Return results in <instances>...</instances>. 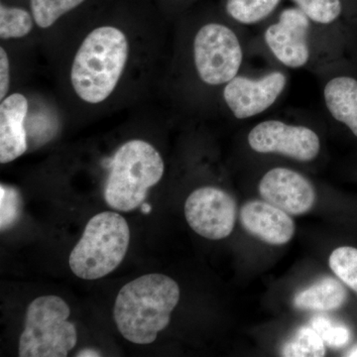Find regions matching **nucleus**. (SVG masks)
Instances as JSON below:
<instances>
[{"mask_svg":"<svg viewBox=\"0 0 357 357\" xmlns=\"http://www.w3.org/2000/svg\"><path fill=\"white\" fill-rule=\"evenodd\" d=\"M168 44L163 25L149 17L79 18L45 57L69 121L114 114L156 95Z\"/></svg>","mask_w":357,"mask_h":357,"instance_id":"nucleus-1","label":"nucleus"},{"mask_svg":"<svg viewBox=\"0 0 357 357\" xmlns=\"http://www.w3.org/2000/svg\"><path fill=\"white\" fill-rule=\"evenodd\" d=\"M172 34L157 95L170 115L217 114L223 86L245 70L249 43L243 28L220 11L184 17Z\"/></svg>","mask_w":357,"mask_h":357,"instance_id":"nucleus-2","label":"nucleus"},{"mask_svg":"<svg viewBox=\"0 0 357 357\" xmlns=\"http://www.w3.org/2000/svg\"><path fill=\"white\" fill-rule=\"evenodd\" d=\"M68 121L55 91L27 84L13 89L0 100V163H11L55 140Z\"/></svg>","mask_w":357,"mask_h":357,"instance_id":"nucleus-3","label":"nucleus"},{"mask_svg":"<svg viewBox=\"0 0 357 357\" xmlns=\"http://www.w3.org/2000/svg\"><path fill=\"white\" fill-rule=\"evenodd\" d=\"M335 32L314 24L292 6L285 7L262 26L260 48L274 65L290 70H306L318 75L335 63Z\"/></svg>","mask_w":357,"mask_h":357,"instance_id":"nucleus-4","label":"nucleus"},{"mask_svg":"<svg viewBox=\"0 0 357 357\" xmlns=\"http://www.w3.org/2000/svg\"><path fill=\"white\" fill-rule=\"evenodd\" d=\"M177 282L163 274L143 275L119 291L114 319L122 337L135 344H150L170 323L180 301Z\"/></svg>","mask_w":357,"mask_h":357,"instance_id":"nucleus-5","label":"nucleus"},{"mask_svg":"<svg viewBox=\"0 0 357 357\" xmlns=\"http://www.w3.org/2000/svg\"><path fill=\"white\" fill-rule=\"evenodd\" d=\"M105 172L103 196L115 211H131L141 206L148 192L164 177L165 161L158 148L141 137H131L102 157Z\"/></svg>","mask_w":357,"mask_h":357,"instance_id":"nucleus-6","label":"nucleus"},{"mask_svg":"<svg viewBox=\"0 0 357 357\" xmlns=\"http://www.w3.org/2000/svg\"><path fill=\"white\" fill-rule=\"evenodd\" d=\"M129 241L130 229L126 218L114 211L98 213L89 220L70 252V270L84 280L102 278L123 261Z\"/></svg>","mask_w":357,"mask_h":357,"instance_id":"nucleus-7","label":"nucleus"},{"mask_svg":"<svg viewBox=\"0 0 357 357\" xmlns=\"http://www.w3.org/2000/svg\"><path fill=\"white\" fill-rule=\"evenodd\" d=\"M67 303L58 296L36 298L27 307L21 333L20 357H65L77 342V328L69 321Z\"/></svg>","mask_w":357,"mask_h":357,"instance_id":"nucleus-8","label":"nucleus"},{"mask_svg":"<svg viewBox=\"0 0 357 357\" xmlns=\"http://www.w3.org/2000/svg\"><path fill=\"white\" fill-rule=\"evenodd\" d=\"M288 86L287 70L279 66L256 75L244 70L223 86L218 96V114L229 115L236 121L255 119L273 109Z\"/></svg>","mask_w":357,"mask_h":357,"instance_id":"nucleus-9","label":"nucleus"},{"mask_svg":"<svg viewBox=\"0 0 357 357\" xmlns=\"http://www.w3.org/2000/svg\"><path fill=\"white\" fill-rule=\"evenodd\" d=\"M246 141L255 153L277 155L300 163L318 159L323 147L316 128L276 117L255 123L249 129Z\"/></svg>","mask_w":357,"mask_h":357,"instance_id":"nucleus-10","label":"nucleus"},{"mask_svg":"<svg viewBox=\"0 0 357 357\" xmlns=\"http://www.w3.org/2000/svg\"><path fill=\"white\" fill-rule=\"evenodd\" d=\"M237 204L231 195L215 185H204L191 192L185 203V217L191 229L211 241L231 234Z\"/></svg>","mask_w":357,"mask_h":357,"instance_id":"nucleus-11","label":"nucleus"},{"mask_svg":"<svg viewBox=\"0 0 357 357\" xmlns=\"http://www.w3.org/2000/svg\"><path fill=\"white\" fill-rule=\"evenodd\" d=\"M258 192L264 201L292 215L307 213L317 201L316 188L310 178L287 167L266 171L260 178Z\"/></svg>","mask_w":357,"mask_h":357,"instance_id":"nucleus-12","label":"nucleus"},{"mask_svg":"<svg viewBox=\"0 0 357 357\" xmlns=\"http://www.w3.org/2000/svg\"><path fill=\"white\" fill-rule=\"evenodd\" d=\"M326 114L357 138V79L337 70L335 63L317 75Z\"/></svg>","mask_w":357,"mask_h":357,"instance_id":"nucleus-13","label":"nucleus"},{"mask_svg":"<svg viewBox=\"0 0 357 357\" xmlns=\"http://www.w3.org/2000/svg\"><path fill=\"white\" fill-rule=\"evenodd\" d=\"M239 220L246 232L270 245L290 243L296 231L290 215L266 201H250L243 204Z\"/></svg>","mask_w":357,"mask_h":357,"instance_id":"nucleus-14","label":"nucleus"},{"mask_svg":"<svg viewBox=\"0 0 357 357\" xmlns=\"http://www.w3.org/2000/svg\"><path fill=\"white\" fill-rule=\"evenodd\" d=\"M38 28L40 52L44 58L77 20L75 13L89 0H27Z\"/></svg>","mask_w":357,"mask_h":357,"instance_id":"nucleus-15","label":"nucleus"},{"mask_svg":"<svg viewBox=\"0 0 357 357\" xmlns=\"http://www.w3.org/2000/svg\"><path fill=\"white\" fill-rule=\"evenodd\" d=\"M37 51L40 49L35 45L0 42V100L13 89L27 84Z\"/></svg>","mask_w":357,"mask_h":357,"instance_id":"nucleus-16","label":"nucleus"},{"mask_svg":"<svg viewBox=\"0 0 357 357\" xmlns=\"http://www.w3.org/2000/svg\"><path fill=\"white\" fill-rule=\"evenodd\" d=\"M0 42L35 45L40 49L38 28L29 6L0 4Z\"/></svg>","mask_w":357,"mask_h":357,"instance_id":"nucleus-17","label":"nucleus"},{"mask_svg":"<svg viewBox=\"0 0 357 357\" xmlns=\"http://www.w3.org/2000/svg\"><path fill=\"white\" fill-rule=\"evenodd\" d=\"M347 299V291L337 279L325 277L301 291L294 298V305L300 310L328 312L340 309Z\"/></svg>","mask_w":357,"mask_h":357,"instance_id":"nucleus-18","label":"nucleus"},{"mask_svg":"<svg viewBox=\"0 0 357 357\" xmlns=\"http://www.w3.org/2000/svg\"><path fill=\"white\" fill-rule=\"evenodd\" d=\"M283 0H222V13L241 28L263 26L278 13Z\"/></svg>","mask_w":357,"mask_h":357,"instance_id":"nucleus-19","label":"nucleus"},{"mask_svg":"<svg viewBox=\"0 0 357 357\" xmlns=\"http://www.w3.org/2000/svg\"><path fill=\"white\" fill-rule=\"evenodd\" d=\"M319 27L335 32L344 13V0H291Z\"/></svg>","mask_w":357,"mask_h":357,"instance_id":"nucleus-20","label":"nucleus"},{"mask_svg":"<svg viewBox=\"0 0 357 357\" xmlns=\"http://www.w3.org/2000/svg\"><path fill=\"white\" fill-rule=\"evenodd\" d=\"M286 357H323L326 356L325 342L314 328H301L292 340L282 347Z\"/></svg>","mask_w":357,"mask_h":357,"instance_id":"nucleus-21","label":"nucleus"},{"mask_svg":"<svg viewBox=\"0 0 357 357\" xmlns=\"http://www.w3.org/2000/svg\"><path fill=\"white\" fill-rule=\"evenodd\" d=\"M328 264L337 278L357 294V248L342 246L335 249Z\"/></svg>","mask_w":357,"mask_h":357,"instance_id":"nucleus-22","label":"nucleus"},{"mask_svg":"<svg viewBox=\"0 0 357 357\" xmlns=\"http://www.w3.org/2000/svg\"><path fill=\"white\" fill-rule=\"evenodd\" d=\"M22 208V198L17 188L0 185V229L1 231L13 227L20 220Z\"/></svg>","mask_w":357,"mask_h":357,"instance_id":"nucleus-23","label":"nucleus"},{"mask_svg":"<svg viewBox=\"0 0 357 357\" xmlns=\"http://www.w3.org/2000/svg\"><path fill=\"white\" fill-rule=\"evenodd\" d=\"M312 328L321 335L324 342L335 349L344 347L351 340L349 328L342 326H335L332 321L324 317H317L312 319Z\"/></svg>","mask_w":357,"mask_h":357,"instance_id":"nucleus-24","label":"nucleus"},{"mask_svg":"<svg viewBox=\"0 0 357 357\" xmlns=\"http://www.w3.org/2000/svg\"><path fill=\"white\" fill-rule=\"evenodd\" d=\"M77 357H96L100 356L98 351H93V349H84V351H79L77 354Z\"/></svg>","mask_w":357,"mask_h":357,"instance_id":"nucleus-25","label":"nucleus"},{"mask_svg":"<svg viewBox=\"0 0 357 357\" xmlns=\"http://www.w3.org/2000/svg\"><path fill=\"white\" fill-rule=\"evenodd\" d=\"M151 206L147 203H143L141 204V211L143 213H149L151 211Z\"/></svg>","mask_w":357,"mask_h":357,"instance_id":"nucleus-26","label":"nucleus"},{"mask_svg":"<svg viewBox=\"0 0 357 357\" xmlns=\"http://www.w3.org/2000/svg\"><path fill=\"white\" fill-rule=\"evenodd\" d=\"M347 356L357 357V347H356V349H351V351L349 352V354H347Z\"/></svg>","mask_w":357,"mask_h":357,"instance_id":"nucleus-27","label":"nucleus"},{"mask_svg":"<svg viewBox=\"0 0 357 357\" xmlns=\"http://www.w3.org/2000/svg\"><path fill=\"white\" fill-rule=\"evenodd\" d=\"M175 1H178H178H181V0H175Z\"/></svg>","mask_w":357,"mask_h":357,"instance_id":"nucleus-28","label":"nucleus"}]
</instances>
